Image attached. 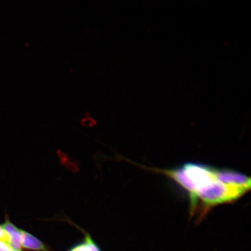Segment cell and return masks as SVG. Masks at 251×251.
<instances>
[{"mask_svg": "<svg viewBox=\"0 0 251 251\" xmlns=\"http://www.w3.org/2000/svg\"><path fill=\"white\" fill-rule=\"evenodd\" d=\"M2 227L6 234L10 246L17 251H21V230L16 227L15 225L9 221L6 220Z\"/></svg>", "mask_w": 251, "mask_h": 251, "instance_id": "7a4b0ae2", "label": "cell"}, {"mask_svg": "<svg viewBox=\"0 0 251 251\" xmlns=\"http://www.w3.org/2000/svg\"><path fill=\"white\" fill-rule=\"evenodd\" d=\"M70 251H100L99 248L89 236L86 237L84 242L75 247Z\"/></svg>", "mask_w": 251, "mask_h": 251, "instance_id": "277c9868", "label": "cell"}, {"mask_svg": "<svg viewBox=\"0 0 251 251\" xmlns=\"http://www.w3.org/2000/svg\"><path fill=\"white\" fill-rule=\"evenodd\" d=\"M0 251H17L12 249L8 241L0 239Z\"/></svg>", "mask_w": 251, "mask_h": 251, "instance_id": "5b68a950", "label": "cell"}, {"mask_svg": "<svg viewBox=\"0 0 251 251\" xmlns=\"http://www.w3.org/2000/svg\"><path fill=\"white\" fill-rule=\"evenodd\" d=\"M22 247L36 251H46L45 245L38 238L27 232L21 230Z\"/></svg>", "mask_w": 251, "mask_h": 251, "instance_id": "3957f363", "label": "cell"}, {"mask_svg": "<svg viewBox=\"0 0 251 251\" xmlns=\"http://www.w3.org/2000/svg\"><path fill=\"white\" fill-rule=\"evenodd\" d=\"M186 191L190 215L202 219L210 210L236 201L251 189V178L233 169L187 162L172 169H152Z\"/></svg>", "mask_w": 251, "mask_h": 251, "instance_id": "6da1fadb", "label": "cell"}]
</instances>
